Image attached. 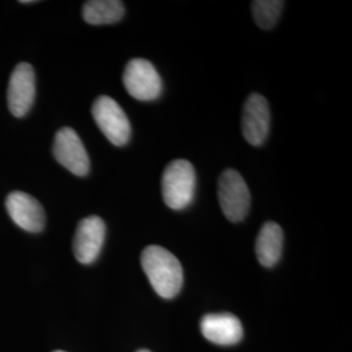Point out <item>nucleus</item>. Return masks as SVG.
Masks as SVG:
<instances>
[{
    "label": "nucleus",
    "instance_id": "nucleus-6",
    "mask_svg": "<svg viewBox=\"0 0 352 352\" xmlns=\"http://www.w3.org/2000/svg\"><path fill=\"white\" fill-rule=\"evenodd\" d=\"M54 157L75 175L85 176L90 170L87 149L72 128H62L55 135Z\"/></svg>",
    "mask_w": 352,
    "mask_h": 352
},
{
    "label": "nucleus",
    "instance_id": "nucleus-2",
    "mask_svg": "<svg viewBox=\"0 0 352 352\" xmlns=\"http://www.w3.org/2000/svg\"><path fill=\"white\" fill-rule=\"evenodd\" d=\"M196 190V171L186 160L167 164L162 175L164 201L173 210H183L190 205Z\"/></svg>",
    "mask_w": 352,
    "mask_h": 352
},
{
    "label": "nucleus",
    "instance_id": "nucleus-5",
    "mask_svg": "<svg viewBox=\"0 0 352 352\" xmlns=\"http://www.w3.org/2000/svg\"><path fill=\"white\" fill-rule=\"evenodd\" d=\"M126 91L139 101H154L162 93V78L146 59H132L123 75Z\"/></svg>",
    "mask_w": 352,
    "mask_h": 352
},
{
    "label": "nucleus",
    "instance_id": "nucleus-1",
    "mask_svg": "<svg viewBox=\"0 0 352 352\" xmlns=\"http://www.w3.org/2000/svg\"><path fill=\"white\" fill-rule=\"evenodd\" d=\"M142 269L151 287L164 299H173L183 286V267L170 251L160 245H149L141 254Z\"/></svg>",
    "mask_w": 352,
    "mask_h": 352
},
{
    "label": "nucleus",
    "instance_id": "nucleus-3",
    "mask_svg": "<svg viewBox=\"0 0 352 352\" xmlns=\"http://www.w3.org/2000/svg\"><path fill=\"white\" fill-rule=\"evenodd\" d=\"M218 200L230 222H240L247 217L251 208V193L236 170L228 168L219 176Z\"/></svg>",
    "mask_w": 352,
    "mask_h": 352
},
{
    "label": "nucleus",
    "instance_id": "nucleus-4",
    "mask_svg": "<svg viewBox=\"0 0 352 352\" xmlns=\"http://www.w3.org/2000/svg\"><path fill=\"white\" fill-rule=\"evenodd\" d=\"M91 113L96 124L111 144L116 146H123L129 141V119L115 100L107 96L98 97L91 107Z\"/></svg>",
    "mask_w": 352,
    "mask_h": 352
},
{
    "label": "nucleus",
    "instance_id": "nucleus-8",
    "mask_svg": "<svg viewBox=\"0 0 352 352\" xmlns=\"http://www.w3.org/2000/svg\"><path fill=\"white\" fill-rule=\"evenodd\" d=\"M243 136L253 146H260L270 131V109L266 98L253 93L245 101L241 116Z\"/></svg>",
    "mask_w": 352,
    "mask_h": 352
},
{
    "label": "nucleus",
    "instance_id": "nucleus-9",
    "mask_svg": "<svg viewBox=\"0 0 352 352\" xmlns=\"http://www.w3.org/2000/svg\"><path fill=\"white\" fill-rule=\"evenodd\" d=\"M36 97V76L30 64L20 63L12 72L8 85V107L16 118L29 113Z\"/></svg>",
    "mask_w": 352,
    "mask_h": 352
},
{
    "label": "nucleus",
    "instance_id": "nucleus-10",
    "mask_svg": "<svg viewBox=\"0 0 352 352\" xmlns=\"http://www.w3.org/2000/svg\"><path fill=\"white\" fill-rule=\"evenodd\" d=\"M6 206L13 222L28 232H41L46 215L42 205L25 192H12L6 200Z\"/></svg>",
    "mask_w": 352,
    "mask_h": 352
},
{
    "label": "nucleus",
    "instance_id": "nucleus-12",
    "mask_svg": "<svg viewBox=\"0 0 352 352\" xmlns=\"http://www.w3.org/2000/svg\"><path fill=\"white\" fill-rule=\"evenodd\" d=\"M283 231L276 222H266L256 240V254L260 264L273 267L282 256Z\"/></svg>",
    "mask_w": 352,
    "mask_h": 352
},
{
    "label": "nucleus",
    "instance_id": "nucleus-15",
    "mask_svg": "<svg viewBox=\"0 0 352 352\" xmlns=\"http://www.w3.org/2000/svg\"><path fill=\"white\" fill-rule=\"evenodd\" d=\"M138 352H151V351H148V350H140V351H138Z\"/></svg>",
    "mask_w": 352,
    "mask_h": 352
},
{
    "label": "nucleus",
    "instance_id": "nucleus-16",
    "mask_svg": "<svg viewBox=\"0 0 352 352\" xmlns=\"http://www.w3.org/2000/svg\"><path fill=\"white\" fill-rule=\"evenodd\" d=\"M55 352H64V351H55Z\"/></svg>",
    "mask_w": 352,
    "mask_h": 352
},
{
    "label": "nucleus",
    "instance_id": "nucleus-14",
    "mask_svg": "<svg viewBox=\"0 0 352 352\" xmlns=\"http://www.w3.org/2000/svg\"><path fill=\"white\" fill-rule=\"evenodd\" d=\"M285 1L280 0H256L252 3V12L256 24L261 29H272L277 24Z\"/></svg>",
    "mask_w": 352,
    "mask_h": 352
},
{
    "label": "nucleus",
    "instance_id": "nucleus-13",
    "mask_svg": "<svg viewBox=\"0 0 352 352\" xmlns=\"http://www.w3.org/2000/svg\"><path fill=\"white\" fill-rule=\"evenodd\" d=\"M124 4L119 0H90L84 4L82 16L90 25H109L124 16Z\"/></svg>",
    "mask_w": 352,
    "mask_h": 352
},
{
    "label": "nucleus",
    "instance_id": "nucleus-7",
    "mask_svg": "<svg viewBox=\"0 0 352 352\" xmlns=\"http://www.w3.org/2000/svg\"><path fill=\"white\" fill-rule=\"evenodd\" d=\"M106 236V226L102 218L91 215L80 221L76 228L74 253L81 264L94 263L101 253Z\"/></svg>",
    "mask_w": 352,
    "mask_h": 352
},
{
    "label": "nucleus",
    "instance_id": "nucleus-11",
    "mask_svg": "<svg viewBox=\"0 0 352 352\" xmlns=\"http://www.w3.org/2000/svg\"><path fill=\"white\" fill-rule=\"evenodd\" d=\"M202 336L215 344L231 346L243 338V325L236 316L213 314L202 317Z\"/></svg>",
    "mask_w": 352,
    "mask_h": 352
}]
</instances>
